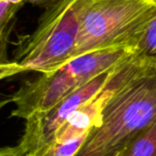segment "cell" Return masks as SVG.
<instances>
[{"label":"cell","instance_id":"9c48e42d","mask_svg":"<svg viewBox=\"0 0 156 156\" xmlns=\"http://www.w3.org/2000/svg\"><path fill=\"white\" fill-rule=\"evenodd\" d=\"M87 133V134H88ZM87 134L79 137L77 139L66 142L57 143L52 142L51 144L40 148L36 151L37 156H75L85 141Z\"/></svg>","mask_w":156,"mask_h":156},{"label":"cell","instance_id":"5bb4252c","mask_svg":"<svg viewBox=\"0 0 156 156\" xmlns=\"http://www.w3.org/2000/svg\"><path fill=\"white\" fill-rule=\"evenodd\" d=\"M151 2H152V3H153L154 5H156V0H151Z\"/></svg>","mask_w":156,"mask_h":156},{"label":"cell","instance_id":"8992f818","mask_svg":"<svg viewBox=\"0 0 156 156\" xmlns=\"http://www.w3.org/2000/svg\"><path fill=\"white\" fill-rule=\"evenodd\" d=\"M134 64L133 54L116 66L103 88L62 125L53 142L66 143L87 134L100 122L102 111Z\"/></svg>","mask_w":156,"mask_h":156},{"label":"cell","instance_id":"3957f363","mask_svg":"<svg viewBox=\"0 0 156 156\" xmlns=\"http://www.w3.org/2000/svg\"><path fill=\"white\" fill-rule=\"evenodd\" d=\"M154 5L151 0H75L70 8L78 34L72 59L112 48L131 50Z\"/></svg>","mask_w":156,"mask_h":156},{"label":"cell","instance_id":"4fadbf2b","mask_svg":"<svg viewBox=\"0 0 156 156\" xmlns=\"http://www.w3.org/2000/svg\"><path fill=\"white\" fill-rule=\"evenodd\" d=\"M22 156H37L36 155V153L35 152H30V153H27V154H24V155Z\"/></svg>","mask_w":156,"mask_h":156},{"label":"cell","instance_id":"5b68a950","mask_svg":"<svg viewBox=\"0 0 156 156\" xmlns=\"http://www.w3.org/2000/svg\"><path fill=\"white\" fill-rule=\"evenodd\" d=\"M115 68L98 75L50 110L37 113L26 120L20 139L16 144L2 148L0 156H22L51 144L71 114L103 88Z\"/></svg>","mask_w":156,"mask_h":156},{"label":"cell","instance_id":"277c9868","mask_svg":"<svg viewBox=\"0 0 156 156\" xmlns=\"http://www.w3.org/2000/svg\"><path fill=\"white\" fill-rule=\"evenodd\" d=\"M74 1L61 0L45 9L37 29L20 43L14 58L1 63V79L26 71L50 73L72 60L78 34L70 8Z\"/></svg>","mask_w":156,"mask_h":156},{"label":"cell","instance_id":"6da1fadb","mask_svg":"<svg viewBox=\"0 0 156 156\" xmlns=\"http://www.w3.org/2000/svg\"><path fill=\"white\" fill-rule=\"evenodd\" d=\"M155 121L156 65L134 58L133 68L105 105L100 122L89 132L75 156H120L140 133Z\"/></svg>","mask_w":156,"mask_h":156},{"label":"cell","instance_id":"7c38bea8","mask_svg":"<svg viewBox=\"0 0 156 156\" xmlns=\"http://www.w3.org/2000/svg\"><path fill=\"white\" fill-rule=\"evenodd\" d=\"M10 3H12V4H15V5H19V4H21L23 1H25V0H8Z\"/></svg>","mask_w":156,"mask_h":156},{"label":"cell","instance_id":"ba28073f","mask_svg":"<svg viewBox=\"0 0 156 156\" xmlns=\"http://www.w3.org/2000/svg\"><path fill=\"white\" fill-rule=\"evenodd\" d=\"M120 156H156V121L140 133Z\"/></svg>","mask_w":156,"mask_h":156},{"label":"cell","instance_id":"8fae6325","mask_svg":"<svg viewBox=\"0 0 156 156\" xmlns=\"http://www.w3.org/2000/svg\"><path fill=\"white\" fill-rule=\"evenodd\" d=\"M59 1H61V0H25V2L30 3V4L35 5L42 6L45 9L55 5V4H57V3H58Z\"/></svg>","mask_w":156,"mask_h":156},{"label":"cell","instance_id":"30bf717a","mask_svg":"<svg viewBox=\"0 0 156 156\" xmlns=\"http://www.w3.org/2000/svg\"><path fill=\"white\" fill-rule=\"evenodd\" d=\"M18 5L10 3L8 0H0V30L4 34L5 27L15 16Z\"/></svg>","mask_w":156,"mask_h":156},{"label":"cell","instance_id":"52a82bcc","mask_svg":"<svg viewBox=\"0 0 156 156\" xmlns=\"http://www.w3.org/2000/svg\"><path fill=\"white\" fill-rule=\"evenodd\" d=\"M133 56L142 62L156 65V5L148 20L137 32L132 45Z\"/></svg>","mask_w":156,"mask_h":156},{"label":"cell","instance_id":"7a4b0ae2","mask_svg":"<svg viewBox=\"0 0 156 156\" xmlns=\"http://www.w3.org/2000/svg\"><path fill=\"white\" fill-rule=\"evenodd\" d=\"M132 51L126 48H112L76 58L57 70L41 73L24 82L6 102L15 105L10 116L25 121L47 112L66 97L128 58Z\"/></svg>","mask_w":156,"mask_h":156}]
</instances>
